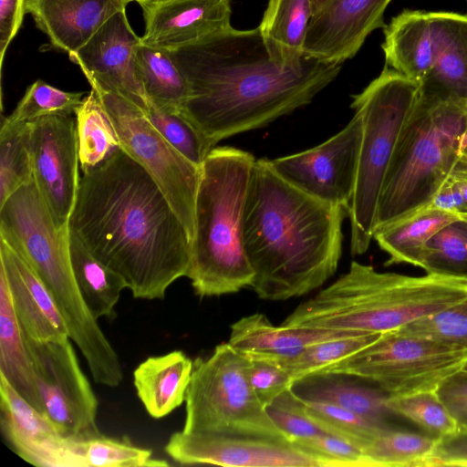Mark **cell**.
Segmentation results:
<instances>
[{"mask_svg":"<svg viewBox=\"0 0 467 467\" xmlns=\"http://www.w3.org/2000/svg\"><path fill=\"white\" fill-rule=\"evenodd\" d=\"M33 180L30 123L8 124L0 129V204Z\"/></svg>","mask_w":467,"mask_h":467,"instance_id":"34","label":"cell"},{"mask_svg":"<svg viewBox=\"0 0 467 467\" xmlns=\"http://www.w3.org/2000/svg\"><path fill=\"white\" fill-rule=\"evenodd\" d=\"M436 57L420 92L467 108V14L433 12Z\"/></svg>","mask_w":467,"mask_h":467,"instance_id":"22","label":"cell"},{"mask_svg":"<svg viewBox=\"0 0 467 467\" xmlns=\"http://www.w3.org/2000/svg\"><path fill=\"white\" fill-rule=\"evenodd\" d=\"M265 410L292 443L311 439L324 431L307 416L304 405L293 388L285 391Z\"/></svg>","mask_w":467,"mask_h":467,"instance_id":"42","label":"cell"},{"mask_svg":"<svg viewBox=\"0 0 467 467\" xmlns=\"http://www.w3.org/2000/svg\"><path fill=\"white\" fill-rule=\"evenodd\" d=\"M298 395L335 404L380 424L389 425L388 418L393 415L388 406L389 396L382 389L350 381L327 380L312 385Z\"/></svg>","mask_w":467,"mask_h":467,"instance_id":"31","label":"cell"},{"mask_svg":"<svg viewBox=\"0 0 467 467\" xmlns=\"http://www.w3.org/2000/svg\"><path fill=\"white\" fill-rule=\"evenodd\" d=\"M164 450L184 465L321 467L314 455L283 439L182 430L171 435Z\"/></svg>","mask_w":467,"mask_h":467,"instance_id":"14","label":"cell"},{"mask_svg":"<svg viewBox=\"0 0 467 467\" xmlns=\"http://www.w3.org/2000/svg\"><path fill=\"white\" fill-rule=\"evenodd\" d=\"M248 379L265 408L294 387L287 372L279 365L270 362L249 360Z\"/></svg>","mask_w":467,"mask_h":467,"instance_id":"44","label":"cell"},{"mask_svg":"<svg viewBox=\"0 0 467 467\" xmlns=\"http://www.w3.org/2000/svg\"><path fill=\"white\" fill-rule=\"evenodd\" d=\"M249 359L228 342L193 361L182 431L248 435L288 441L256 397Z\"/></svg>","mask_w":467,"mask_h":467,"instance_id":"8","label":"cell"},{"mask_svg":"<svg viewBox=\"0 0 467 467\" xmlns=\"http://www.w3.org/2000/svg\"><path fill=\"white\" fill-rule=\"evenodd\" d=\"M463 369L467 371V365L465 366V368Z\"/></svg>","mask_w":467,"mask_h":467,"instance_id":"55","label":"cell"},{"mask_svg":"<svg viewBox=\"0 0 467 467\" xmlns=\"http://www.w3.org/2000/svg\"><path fill=\"white\" fill-rule=\"evenodd\" d=\"M426 274L467 280V221L462 217L427 243L421 266Z\"/></svg>","mask_w":467,"mask_h":467,"instance_id":"35","label":"cell"},{"mask_svg":"<svg viewBox=\"0 0 467 467\" xmlns=\"http://www.w3.org/2000/svg\"><path fill=\"white\" fill-rule=\"evenodd\" d=\"M69 253L74 277L91 315L112 318L121 291L127 288L123 278L99 261L69 231Z\"/></svg>","mask_w":467,"mask_h":467,"instance_id":"28","label":"cell"},{"mask_svg":"<svg viewBox=\"0 0 467 467\" xmlns=\"http://www.w3.org/2000/svg\"><path fill=\"white\" fill-rule=\"evenodd\" d=\"M26 0H0V68L5 51L23 23Z\"/></svg>","mask_w":467,"mask_h":467,"instance_id":"47","label":"cell"},{"mask_svg":"<svg viewBox=\"0 0 467 467\" xmlns=\"http://www.w3.org/2000/svg\"><path fill=\"white\" fill-rule=\"evenodd\" d=\"M299 398L307 416L324 432L348 440L363 450L375 437L390 427L332 403Z\"/></svg>","mask_w":467,"mask_h":467,"instance_id":"36","label":"cell"},{"mask_svg":"<svg viewBox=\"0 0 467 467\" xmlns=\"http://www.w3.org/2000/svg\"><path fill=\"white\" fill-rule=\"evenodd\" d=\"M362 120L358 112L318 146L270 161L285 181L323 202L349 209L357 180Z\"/></svg>","mask_w":467,"mask_h":467,"instance_id":"12","label":"cell"},{"mask_svg":"<svg viewBox=\"0 0 467 467\" xmlns=\"http://www.w3.org/2000/svg\"><path fill=\"white\" fill-rule=\"evenodd\" d=\"M130 2H137L140 6L145 5H150V4H156L161 3L168 0H128Z\"/></svg>","mask_w":467,"mask_h":467,"instance_id":"53","label":"cell"},{"mask_svg":"<svg viewBox=\"0 0 467 467\" xmlns=\"http://www.w3.org/2000/svg\"><path fill=\"white\" fill-rule=\"evenodd\" d=\"M332 0H311L313 16L326 8Z\"/></svg>","mask_w":467,"mask_h":467,"instance_id":"50","label":"cell"},{"mask_svg":"<svg viewBox=\"0 0 467 467\" xmlns=\"http://www.w3.org/2000/svg\"><path fill=\"white\" fill-rule=\"evenodd\" d=\"M439 438L407 431L386 429L364 449L368 467H423Z\"/></svg>","mask_w":467,"mask_h":467,"instance_id":"32","label":"cell"},{"mask_svg":"<svg viewBox=\"0 0 467 467\" xmlns=\"http://www.w3.org/2000/svg\"><path fill=\"white\" fill-rule=\"evenodd\" d=\"M193 361L181 350L149 357L133 372L137 396L153 419L169 415L185 402Z\"/></svg>","mask_w":467,"mask_h":467,"instance_id":"24","label":"cell"},{"mask_svg":"<svg viewBox=\"0 0 467 467\" xmlns=\"http://www.w3.org/2000/svg\"><path fill=\"white\" fill-rule=\"evenodd\" d=\"M466 132L467 108L419 93L386 171L374 232L429 205L451 177Z\"/></svg>","mask_w":467,"mask_h":467,"instance_id":"6","label":"cell"},{"mask_svg":"<svg viewBox=\"0 0 467 467\" xmlns=\"http://www.w3.org/2000/svg\"><path fill=\"white\" fill-rule=\"evenodd\" d=\"M465 299L467 280L379 272L353 261L346 274L301 303L282 325L384 334Z\"/></svg>","mask_w":467,"mask_h":467,"instance_id":"4","label":"cell"},{"mask_svg":"<svg viewBox=\"0 0 467 467\" xmlns=\"http://www.w3.org/2000/svg\"><path fill=\"white\" fill-rule=\"evenodd\" d=\"M171 53L188 84L181 112L213 148L311 103L341 70L306 56L296 67L279 65L258 27L231 26Z\"/></svg>","mask_w":467,"mask_h":467,"instance_id":"2","label":"cell"},{"mask_svg":"<svg viewBox=\"0 0 467 467\" xmlns=\"http://www.w3.org/2000/svg\"><path fill=\"white\" fill-rule=\"evenodd\" d=\"M145 30L140 43L173 51L232 26L230 0H168L141 6Z\"/></svg>","mask_w":467,"mask_h":467,"instance_id":"18","label":"cell"},{"mask_svg":"<svg viewBox=\"0 0 467 467\" xmlns=\"http://www.w3.org/2000/svg\"><path fill=\"white\" fill-rule=\"evenodd\" d=\"M68 229L135 298L163 299L187 275L186 228L152 177L121 148L82 171Z\"/></svg>","mask_w":467,"mask_h":467,"instance_id":"1","label":"cell"},{"mask_svg":"<svg viewBox=\"0 0 467 467\" xmlns=\"http://www.w3.org/2000/svg\"><path fill=\"white\" fill-rule=\"evenodd\" d=\"M29 123L33 179L56 224L68 225L80 180L76 118L53 115Z\"/></svg>","mask_w":467,"mask_h":467,"instance_id":"13","label":"cell"},{"mask_svg":"<svg viewBox=\"0 0 467 467\" xmlns=\"http://www.w3.org/2000/svg\"><path fill=\"white\" fill-rule=\"evenodd\" d=\"M384 29L386 66L421 83L433 67L436 26L433 12L404 10Z\"/></svg>","mask_w":467,"mask_h":467,"instance_id":"23","label":"cell"},{"mask_svg":"<svg viewBox=\"0 0 467 467\" xmlns=\"http://www.w3.org/2000/svg\"><path fill=\"white\" fill-rule=\"evenodd\" d=\"M84 467H163L164 460L152 458L149 449L133 445L128 439L110 438L101 433L80 439Z\"/></svg>","mask_w":467,"mask_h":467,"instance_id":"37","label":"cell"},{"mask_svg":"<svg viewBox=\"0 0 467 467\" xmlns=\"http://www.w3.org/2000/svg\"><path fill=\"white\" fill-rule=\"evenodd\" d=\"M451 176L456 179L467 180V167L455 165Z\"/></svg>","mask_w":467,"mask_h":467,"instance_id":"51","label":"cell"},{"mask_svg":"<svg viewBox=\"0 0 467 467\" xmlns=\"http://www.w3.org/2000/svg\"><path fill=\"white\" fill-rule=\"evenodd\" d=\"M0 374L35 409L41 403L24 331L16 315L5 275L0 271Z\"/></svg>","mask_w":467,"mask_h":467,"instance_id":"27","label":"cell"},{"mask_svg":"<svg viewBox=\"0 0 467 467\" xmlns=\"http://www.w3.org/2000/svg\"><path fill=\"white\" fill-rule=\"evenodd\" d=\"M388 406L394 415L406 418L427 434L436 438L458 431L455 419L436 391L389 396Z\"/></svg>","mask_w":467,"mask_h":467,"instance_id":"38","label":"cell"},{"mask_svg":"<svg viewBox=\"0 0 467 467\" xmlns=\"http://www.w3.org/2000/svg\"><path fill=\"white\" fill-rule=\"evenodd\" d=\"M391 0H332L312 16L304 56L342 64L358 52L366 38L384 28V12Z\"/></svg>","mask_w":467,"mask_h":467,"instance_id":"17","label":"cell"},{"mask_svg":"<svg viewBox=\"0 0 467 467\" xmlns=\"http://www.w3.org/2000/svg\"><path fill=\"white\" fill-rule=\"evenodd\" d=\"M140 37L131 28L126 9L114 14L69 59L88 83L109 89L146 112L149 101L140 84L134 57Z\"/></svg>","mask_w":467,"mask_h":467,"instance_id":"15","label":"cell"},{"mask_svg":"<svg viewBox=\"0 0 467 467\" xmlns=\"http://www.w3.org/2000/svg\"><path fill=\"white\" fill-rule=\"evenodd\" d=\"M381 334L352 333L307 347L296 358L277 364L289 375L295 385L318 377L327 367L374 342Z\"/></svg>","mask_w":467,"mask_h":467,"instance_id":"33","label":"cell"},{"mask_svg":"<svg viewBox=\"0 0 467 467\" xmlns=\"http://www.w3.org/2000/svg\"><path fill=\"white\" fill-rule=\"evenodd\" d=\"M391 332L467 348V299Z\"/></svg>","mask_w":467,"mask_h":467,"instance_id":"41","label":"cell"},{"mask_svg":"<svg viewBox=\"0 0 467 467\" xmlns=\"http://www.w3.org/2000/svg\"><path fill=\"white\" fill-rule=\"evenodd\" d=\"M134 64L148 101L162 110L181 111L188 98V84L171 51L140 43Z\"/></svg>","mask_w":467,"mask_h":467,"instance_id":"29","label":"cell"},{"mask_svg":"<svg viewBox=\"0 0 467 467\" xmlns=\"http://www.w3.org/2000/svg\"><path fill=\"white\" fill-rule=\"evenodd\" d=\"M0 426L13 451L41 467H83L79 440L61 435L0 374Z\"/></svg>","mask_w":467,"mask_h":467,"instance_id":"16","label":"cell"},{"mask_svg":"<svg viewBox=\"0 0 467 467\" xmlns=\"http://www.w3.org/2000/svg\"><path fill=\"white\" fill-rule=\"evenodd\" d=\"M128 4V0H26V10L52 47L70 57Z\"/></svg>","mask_w":467,"mask_h":467,"instance_id":"20","label":"cell"},{"mask_svg":"<svg viewBox=\"0 0 467 467\" xmlns=\"http://www.w3.org/2000/svg\"><path fill=\"white\" fill-rule=\"evenodd\" d=\"M0 271L5 275L16 315L26 336L37 341L68 337L61 313L43 281L2 237Z\"/></svg>","mask_w":467,"mask_h":467,"instance_id":"19","label":"cell"},{"mask_svg":"<svg viewBox=\"0 0 467 467\" xmlns=\"http://www.w3.org/2000/svg\"><path fill=\"white\" fill-rule=\"evenodd\" d=\"M90 86L114 128L119 147L156 182L192 240L201 168L178 152L135 104L96 83Z\"/></svg>","mask_w":467,"mask_h":467,"instance_id":"10","label":"cell"},{"mask_svg":"<svg viewBox=\"0 0 467 467\" xmlns=\"http://www.w3.org/2000/svg\"><path fill=\"white\" fill-rule=\"evenodd\" d=\"M352 333L358 332L277 327L264 314L256 313L244 317L231 326L228 343L249 360L281 364L315 343Z\"/></svg>","mask_w":467,"mask_h":467,"instance_id":"21","label":"cell"},{"mask_svg":"<svg viewBox=\"0 0 467 467\" xmlns=\"http://www.w3.org/2000/svg\"><path fill=\"white\" fill-rule=\"evenodd\" d=\"M467 365V348L388 332L325 368L318 377L350 376L374 382L388 396L437 391Z\"/></svg>","mask_w":467,"mask_h":467,"instance_id":"9","label":"cell"},{"mask_svg":"<svg viewBox=\"0 0 467 467\" xmlns=\"http://www.w3.org/2000/svg\"><path fill=\"white\" fill-rule=\"evenodd\" d=\"M294 444L314 455L321 467H368L360 446L326 432Z\"/></svg>","mask_w":467,"mask_h":467,"instance_id":"43","label":"cell"},{"mask_svg":"<svg viewBox=\"0 0 467 467\" xmlns=\"http://www.w3.org/2000/svg\"><path fill=\"white\" fill-rule=\"evenodd\" d=\"M461 217L467 221V213L461 214Z\"/></svg>","mask_w":467,"mask_h":467,"instance_id":"54","label":"cell"},{"mask_svg":"<svg viewBox=\"0 0 467 467\" xmlns=\"http://www.w3.org/2000/svg\"><path fill=\"white\" fill-rule=\"evenodd\" d=\"M312 16L311 0H268L258 28L275 62L289 67L301 63Z\"/></svg>","mask_w":467,"mask_h":467,"instance_id":"26","label":"cell"},{"mask_svg":"<svg viewBox=\"0 0 467 467\" xmlns=\"http://www.w3.org/2000/svg\"><path fill=\"white\" fill-rule=\"evenodd\" d=\"M454 179L467 204V180Z\"/></svg>","mask_w":467,"mask_h":467,"instance_id":"52","label":"cell"},{"mask_svg":"<svg viewBox=\"0 0 467 467\" xmlns=\"http://www.w3.org/2000/svg\"><path fill=\"white\" fill-rule=\"evenodd\" d=\"M81 171L93 168L119 147L114 128L97 95L91 89L75 111Z\"/></svg>","mask_w":467,"mask_h":467,"instance_id":"30","label":"cell"},{"mask_svg":"<svg viewBox=\"0 0 467 467\" xmlns=\"http://www.w3.org/2000/svg\"><path fill=\"white\" fill-rule=\"evenodd\" d=\"M83 92L58 89L38 79L32 83L13 112L2 120L23 124L53 115H72L83 99Z\"/></svg>","mask_w":467,"mask_h":467,"instance_id":"40","label":"cell"},{"mask_svg":"<svg viewBox=\"0 0 467 467\" xmlns=\"http://www.w3.org/2000/svg\"><path fill=\"white\" fill-rule=\"evenodd\" d=\"M33 365L42 414L67 438L100 434L98 400L83 373L69 337L37 341L24 333Z\"/></svg>","mask_w":467,"mask_h":467,"instance_id":"11","label":"cell"},{"mask_svg":"<svg viewBox=\"0 0 467 467\" xmlns=\"http://www.w3.org/2000/svg\"><path fill=\"white\" fill-rule=\"evenodd\" d=\"M429 204L437 209L453 212L460 215L467 213V204L455 179L451 176L438 190Z\"/></svg>","mask_w":467,"mask_h":467,"instance_id":"48","label":"cell"},{"mask_svg":"<svg viewBox=\"0 0 467 467\" xmlns=\"http://www.w3.org/2000/svg\"><path fill=\"white\" fill-rule=\"evenodd\" d=\"M436 392L455 419L458 431H467V371L450 377Z\"/></svg>","mask_w":467,"mask_h":467,"instance_id":"45","label":"cell"},{"mask_svg":"<svg viewBox=\"0 0 467 467\" xmlns=\"http://www.w3.org/2000/svg\"><path fill=\"white\" fill-rule=\"evenodd\" d=\"M456 165H462L467 167V132L463 138L462 148H461V156L456 163Z\"/></svg>","mask_w":467,"mask_h":467,"instance_id":"49","label":"cell"},{"mask_svg":"<svg viewBox=\"0 0 467 467\" xmlns=\"http://www.w3.org/2000/svg\"><path fill=\"white\" fill-rule=\"evenodd\" d=\"M349 209L293 186L270 160H255L242 219V242L264 300L306 295L337 271Z\"/></svg>","mask_w":467,"mask_h":467,"instance_id":"3","label":"cell"},{"mask_svg":"<svg viewBox=\"0 0 467 467\" xmlns=\"http://www.w3.org/2000/svg\"><path fill=\"white\" fill-rule=\"evenodd\" d=\"M420 88V83L385 65L379 77L352 96L351 108L362 120L357 180L348 213L352 255L366 253L373 239L386 171Z\"/></svg>","mask_w":467,"mask_h":467,"instance_id":"7","label":"cell"},{"mask_svg":"<svg viewBox=\"0 0 467 467\" xmlns=\"http://www.w3.org/2000/svg\"><path fill=\"white\" fill-rule=\"evenodd\" d=\"M431 466H467V431L439 438L424 463V467Z\"/></svg>","mask_w":467,"mask_h":467,"instance_id":"46","label":"cell"},{"mask_svg":"<svg viewBox=\"0 0 467 467\" xmlns=\"http://www.w3.org/2000/svg\"><path fill=\"white\" fill-rule=\"evenodd\" d=\"M461 218L430 204L376 230L373 239L389 255L385 265L410 264L420 267L427 243L440 230Z\"/></svg>","mask_w":467,"mask_h":467,"instance_id":"25","label":"cell"},{"mask_svg":"<svg viewBox=\"0 0 467 467\" xmlns=\"http://www.w3.org/2000/svg\"><path fill=\"white\" fill-rule=\"evenodd\" d=\"M162 137L184 158L199 168L213 149L196 126L181 111H167L149 102L144 112Z\"/></svg>","mask_w":467,"mask_h":467,"instance_id":"39","label":"cell"},{"mask_svg":"<svg viewBox=\"0 0 467 467\" xmlns=\"http://www.w3.org/2000/svg\"><path fill=\"white\" fill-rule=\"evenodd\" d=\"M248 151L214 147L201 168L186 277L199 296L251 286L254 272L242 242V219L254 164Z\"/></svg>","mask_w":467,"mask_h":467,"instance_id":"5","label":"cell"}]
</instances>
